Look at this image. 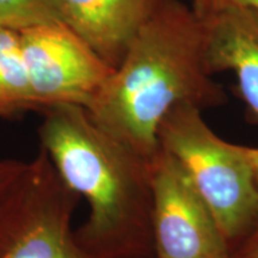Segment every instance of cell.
I'll return each instance as SVG.
<instances>
[{"instance_id": "cell-6", "label": "cell", "mask_w": 258, "mask_h": 258, "mask_svg": "<svg viewBox=\"0 0 258 258\" xmlns=\"http://www.w3.org/2000/svg\"><path fill=\"white\" fill-rule=\"evenodd\" d=\"M36 111L55 104L85 108L114 69L64 22L18 30Z\"/></svg>"}, {"instance_id": "cell-8", "label": "cell", "mask_w": 258, "mask_h": 258, "mask_svg": "<svg viewBox=\"0 0 258 258\" xmlns=\"http://www.w3.org/2000/svg\"><path fill=\"white\" fill-rule=\"evenodd\" d=\"M63 22L112 69L156 9L158 0H59Z\"/></svg>"}, {"instance_id": "cell-7", "label": "cell", "mask_w": 258, "mask_h": 258, "mask_svg": "<svg viewBox=\"0 0 258 258\" xmlns=\"http://www.w3.org/2000/svg\"><path fill=\"white\" fill-rule=\"evenodd\" d=\"M203 22L209 73L235 74L247 121L258 128V11L232 9Z\"/></svg>"}, {"instance_id": "cell-5", "label": "cell", "mask_w": 258, "mask_h": 258, "mask_svg": "<svg viewBox=\"0 0 258 258\" xmlns=\"http://www.w3.org/2000/svg\"><path fill=\"white\" fill-rule=\"evenodd\" d=\"M154 258H231L214 214L177 158L159 147L152 160Z\"/></svg>"}, {"instance_id": "cell-2", "label": "cell", "mask_w": 258, "mask_h": 258, "mask_svg": "<svg viewBox=\"0 0 258 258\" xmlns=\"http://www.w3.org/2000/svg\"><path fill=\"white\" fill-rule=\"evenodd\" d=\"M40 112V147L89 203L88 220L73 231L85 258H154L152 160L99 128L84 106Z\"/></svg>"}, {"instance_id": "cell-3", "label": "cell", "mask_w": 258, "mask_h": 258, "mask_svg": "<svg viewBox=\"0 0 258 258\" xmlns=\"http://www.w3.org/2000/svg\"><path fill=\"white\" fill-rule=\"evenodd\" d=\"M158 143L184 166L233 254L258 231V177L250 146L221 139L202 110L188 103L164 116Z\"/></svg>"}, {"instance_id": "cell-4", "label": "cell", "mask_w": 258, "mask_h": 258, "mask_svg": "<svg viewBox=\"0 0 258 258\" xmlns=\"http://www.w3.org/2000/svg\"><path fill=\"white\" fill-rule=\"evenodd\" d=\"M79 201L38 148L0 200V258H85L72 230Z\"/></svg>"}, {"instance_id": "cell-11", "label": "cell", "mask_w": 258, "mask_h": 258, "mask_svg": "<svg viewBox=\"0 0 258 258\" xmlns=\"http://www.w3.org/2000/svg\"><path fill=\"white\" fill-rule=\"evenodd\" d=\"M190 8L201 21H207L232 9H253L258 11V0H189Z\"/></svg>"}, {"instance_id": "cell-14", "label": "cell", "mask_w": 258, "mask_h": 258, "mask_svg": "<svg viewBox=\"0 0 258 258\" xmlns=\"http://www.w3.org/2000/svg\"><path fill=\"white\" fill-rule=\"evenodd\" d=\"M250 156L251 159H252V163L254 165V169H256L258 177V147H250Z\"/></svg>"}, {"instance_id": "cell-12", "label": "cell", "mask_w": 258, "mask_h": 258, "mask_svg": "<svg viewBox=\"0 0 258 258\" xmlns=\"http://www.w3.org/2000/svg\"><path fill=\"white\" fill-rule=\"evenodd\" d=\"M27 161L17 159H0V200L21 176Z\"/></svg>"}, {"instance_id": "cell-10", "label": "cell", "mask_w": 258, "mask_h": 258, "mask_svg": "<svg viewBox=\"0 0 258 258\" xmlns=\"http://www.w3.org/2000/svg\"><path fill=\"white\" fill-rule=\"evenodd\" d=\"M51 22H63L59 0H0V27L21 30Z\"/></svg>"}, {"instance_id": "cell-13", "label": "cell", "mask_w": 258, "mask_h": 258, "mask_svg": "<svg viewBox=\"0 0 258 258\" xmlns=\"http://www.w3.org/2000/svg\"><path fill=\"white\" fill-rule=\"evenodd\" d=\"M232 256L234 258H258V231Z\"/></svg>"}, {"instance_id": "cell-15", "label": "cell", "mask_w": 258, "mask_h": 258, "mask_svg": "<svg viewBox=\"0 0 258 258\" xmlns=\"http://www.w3.org/2000/svg\"><path fill=\"white\" fill-rule=\"evenodd\" d=\"M231 258H234V257H233V256H232V257H231Z\"/></svg>"}, {"instance_id": "cell-9", "label": "cell", "mask_w": 258, "mask_h": 258, "mask_svg": "<svg viewBox=\"0 0 258 258\" xmlns=\"http://www.w3.org/2000/svg\"><path fill=\"white\" fill-rule=\"evenodd\" d=\"M36 110L18 30L0 27V118Z\"/></svg>"}, {"instance_id": "cell-1", "label": "cell", "mask_w": 258, "mask_h": 258, "mask_svg": "<svg viewBox=\"0 0 258 258\" xmlns=\"http://www.w3.org/2000/svg\"><path fill=\"white\" fill-rule=\"evenodd\" d=\"M205 22L180 0H158L117 69L85 106L90 118L153 160L158 128L179 103L220 108L227 95L205 60Z\"/></svg>"}]
</instances>
